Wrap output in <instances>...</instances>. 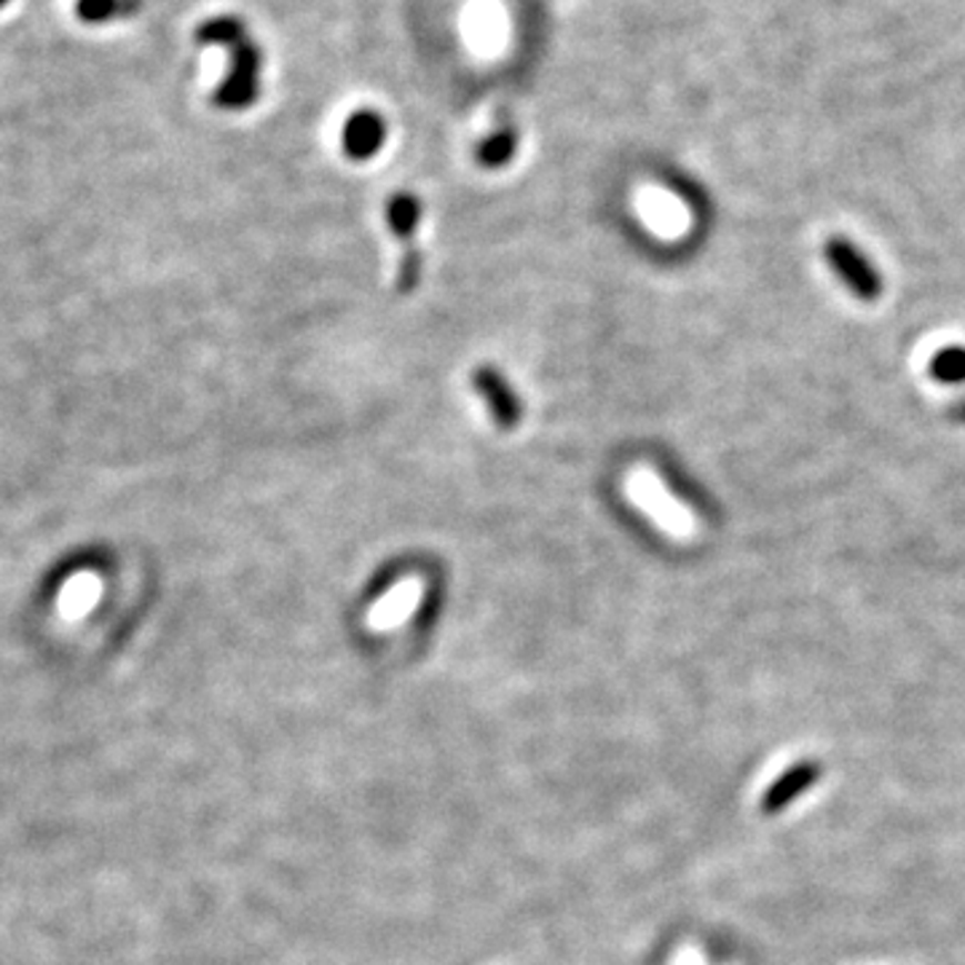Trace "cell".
Segmentation results:
<instances>
[{"mask_svg": "<svg viewBox=\"0 0 965 965\" xmlns=\"http://www.w3.org/2000/svg\"><path fill=\"white\" fill-rule=\"evenodd\" d=\"M628 497L633 499V505L639 507L660 526L662 531L673 534L676 539L690 537L694 531V520L690 510H687L681 501L671 497V491L666 488L654 469L649 467H636L628 475Z\"/></svg>", "mask_w": 965, "mask_h": 965, "instance_id": "1", "label": "cell"}, {"mask_svg": "<svg viewBox=\"0 0 965 965\" xmlns=\"http://www.w3.org/2000/svg\"><path fill=\"white\" fill-rule=\"evenodd\" d=\"M225 51H228V73L215 89L212 100L225 111H242V108L253 105L261 94L263 51L250 35L231 43Z\"/></svg>", "mask_w": 965, "mask_h": 965, "instance_id": "2", "label": "cell"}, {"mask_svg": "<svg viewBox=\"0 0 965 965\" xmlns=\"http://www.w3.org/2000/svg\"><path fill=\"white\" fill-rule=\"evenodd\" d=\"M823 253H826L829 266L840 276L842 285L851 290L853 295H859L861 301L872 304V301L883 295V276L877 274V268L866 261V255L853 242L832 236L826 247H823Z\"/></svg>", "mask_w": 965, "mask_h": 965, "instance_id": "3", "label": "cell"}, {"mask_svg": "<svg viewBox=\"0 0 965 965\" xmlns=\"http://www.w3.org/2000/svg\"><path fill=\"white\" fill-rule=\"evenodd\" d=\"M821 772H823V768L819 762L791 764V768L783 772V775L778 778L775 783H770L768 791L762 794V802H759L762 813L775 815V813H781V810H786L791 802L800 800L804 791H807L810 786H815V783L821 781Z\"/></svg>", "mask_w": 965, "mask_h": 965, "instance_id": "4", "label": "cell"}, {"mask_svg": "<svg viewBox=\"0 0 965 965\" xmlns=\"http://www.w3.org/2000/svg\"><path fill=\"white\" fill-rule=\"evenodd\" d=\"M418 598H421V582L416 577L403 579L370 609V626L376 630L400 626L405 617L418 607Z\"/></svg>", "mask_w": 965, "mask_h": 965, "instance_id": "5", "label": "cell"}, {"mask_svg": "<svg viewBox=\"0 0 965 965\" xmlns=\"http://www.w3.org/2000/svg\"><path fill=\"white\" fill-rule=\"evenodd\" d=\"M386 140V126L376 113L359 111L346 121L344 134H341V145L352 159H368Z\"/></svg>", "mask_w": 965, "mask_h": 965, "instance_id": "6", "label": "cell"}, {"mask_svg": "<svg viewBox=\"0 0 965 965\" xmlns=\"http://www.w3.org/2000/svg\"><path fill=\"white\" fill-rule=\"evenodd\" d=\"M636 207L641 212V221L654 231V234L673 236L684 228V215L676 207L673 199H668L662 191H641L636 199Z\"/></svg>", "mask_w": 965, "mask_h": 965, "instance_id": "7", "label": "cell"}, {"mask_svg": "<svg viewBox=\"0 0 965 965\" xmlns=\"http://www.w3.org/2000/svg\"><path fill=\"white\" fill-rule=\"evenodd\" d=\"M143 0H75V17L83 24H108L140 14Z\"/></svg>", "mask_w": 965, "mask_h": 965, "instance_id": "8", "label": "cell"}, {"mask_svg": "<svg viewBox=\"0 0 965 965\" xmlns=\"http://www.w3.org/2000/svg\"><path fill=\"white\" fill-rule=\"evenodd\" d=\"M193 35H196V41L202 43V47L228 49L231 43L242 41V38L250 35V32H247V24H244L242 17L223 14V17L204 19V22L199 24Z\"/></svg>", "mask_w": 965, "mask_h": 965, "instance_id": "9", "label": "cell"}, {"mask_svg": "<svg viewBox=\"0 0 965 965\" xmlns=\"http://www.w3.org/2000/svg\"><path fill=\"white\" fill-rule=\"evenodd\" d=\"M480 389L486 392L488 403H491V410L497 414L499 421H512V418H518V400L512 397V392L507 389V384L501 382L497 373H488L482 370L478 376Z\"/></svg>", "mask_w": 965, "mask_h": 965, "instance_id": "10", "label": "cell"}, {"mask_svg": "<svg viewBox=\"0 0 965 965\" xmlns=\"http://www.w3.org/2000/svg\"><path fill=\"white\" fill-rule=\"evenodd\" d=\"M931 376L942 384H963L965 382V349L963 346H947V349L933 354Z\"/></svg>", "mask_w": 965, "mask_h": 965, "instance_id": "11", "label": "cell"}, {"mask_svg": "<svg viewBox=\"0 0 965 965\" xmlns=\"http://www.w3.org/2000/svg\"><path fill=\"white\" fill-rule=\"evenodd\" d=\"M515 143H518V138H515L512 129H501V132H494L491 138L482 143L480 159L486 161V164H505V161L515 153Z\"/></svg>", "mask_w": 965, "mask_h": 965, "instance_id": "12", "label": "cell"}, {"mask_svg": "<svg viewBox=\"0 0 965 965\" xmlns=\"http://www.w3.org/2000/svg\"><path fill=\"white\" fill-rule=\"evenodd\" d=\"M955 416L961 418V421H965V400H961L955 405Z\"/></svg>", "mask_w": 965, "mask_h": 965, "instance_id": "13", "label": "cell"}, {"mask_svg": "<svg viewBox=\"0 0 965 965\" xmlns=\"http://www.w3.org/2000/svg\"><path fill=\"white\" fill-rule=\"evenodd\" d=\"M11 0H0V9H6V6H9Z\"/></svg>", "mask_w": 965, "mask_h": 965, "instance_id": "14", "label": "cell"}]
</instances>
